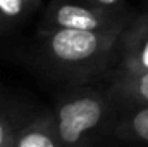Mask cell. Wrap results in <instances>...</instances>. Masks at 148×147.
<instances>
[{"mask_svg":"<svg viewBox=\"0 0 148 147\" xmlns=\"http://www.w3.org/2000/svg\"><path fill=\"white\" fill-rule=\"evenodd\" d=\"M19 126L14 121V112L7 106H0V147H14Z\"/></svg>","mask_w":148,"mask_h":147,"instance_id":"obj_9","label":"cell"},{"mask_svg":"<svg viewBox=\"0 0 148 147\" xmlns=\"http://www.w3.org/2000/svg\"><path fill=\"white\" fill-rule=\"evenodd\" d=\"M122 31L38 28L33 55L47 73L83 83L114 69Z\"/></svg>","mask_w":148,"mask_h":147,"instance_id":"obj_1","label":"cell"},{"mask_svg":"<svg viewBox=\"0 0 148 147\" xmlns=\"http://www.w3.org/2000/svg\"><path fill=\"white\" fill-rule=\"evenodd\" d=\"M14 147H64L53 114H41L28 125L19 126L14 139Z\"/></svg>","mask_w":148,"mask_h":147,"instance_id":"obj_6","label":"cell"},{"mask_svg":"<svg viewBox=\"0 0 148 147\" xmlns=\"http://www.w3.org/2000/svg\"><path fill=\"white\" fill-rule=\"evenodd\" d=\"M88 2L100 5V7H107V9H127L124 0H88Z\"/></svg>","mask_w":148,"mask_h":147,"instance_id":"obj_10","label":"cell"},{"mask_svg":"<svg viewBox=\"0 0 148 147\" xmlns=\"http://www.w3.org/2000/svg\"><path fill=\"white\" fill-rule=\"evenodd\" d=\"M109 87L107 94L115 104L134 106L148 104V71H117L114 69L107 74Z\"/></svg>","mask_w":148,"mask_h":147,"instance_id":"obj_5","label":"cell"},{"mask_svg":"<svg viewBox=\"0 0 148 147\" xmlns=\"http://www.w3.org/2000/svg\"><path fill=\"white\" fill-rule=\"evenodd\" d=\"M126 112L117 123L115 133L124 140L148 144V104L124 106Z\"/></svg>","mask_w":148,"mask_h":147,"instance_id":"obj_7","label":"cell"},{"mask_svg":"<svg viewBox=\"0 0 148 147\" xmlns=\"http://www.w3.org/2000/svg\"><path fill=\"white\" fill-rule=\"evenodd\" d=\"M38 7L33 0H0V35H5L28 21Z\"/></svg>","mask_w":148,"mask_h":147,"instance_id":"obj_8","label":"cell"},{"mask_svg":"<svg viewBox=\"0 0 148 147\" xmlns=\"http://www.w3.org/2000/svg\"><path fill=\"white\" fill-rule=\"evenodd\" d=\"M114 69L131 73L148 71V10L133 16L124 28Z\"/></svg>","mask_w":148,"mask_h":147,"instance_id":"obj_4","label":"cell"},{"mask_svg":"<svg viewBox=\"0 0 148 147\" xmlns=\"http://www.w3.org/2000/svg\"><path fill=\"white\" fill-rule=\"evenodd\" d=\"M33 2H35V3H36L38 7H41V0H33Z\"/></svg>","mask_w":148,"mask_h":147,"instance_id":"obj_11","label":"cell"},{"mask_svg":"<svg viewBox=\"0 0 148 147\" xmlns=\"http://www.w3.org/2000/svg\"><path fill=\"white\" fill-rule=\"evenodd\" d=\"M114 104L107 90L77 87L64 94L53 112L64 147H90L91 137L105 125Z\"/></svg>","mask_w":148,"mask_h":147,"instance_id":"obj_2","label":"cell"},{"mask_svg":"<svg viewBox=\"0 0 148 147\" xmlns=\"http://www.w3.org/2000/svg\"><path fill=\"white\" fill-rule=\"evenodd\" d=\"M134 14L127 9H107L88 0H50L41 12L40 30L67 28L83 31H122Z\"/></svg>","mask_w":148,"mask_h":147,"instance_id":"obj_3","label":"cell"}]
</instances>
